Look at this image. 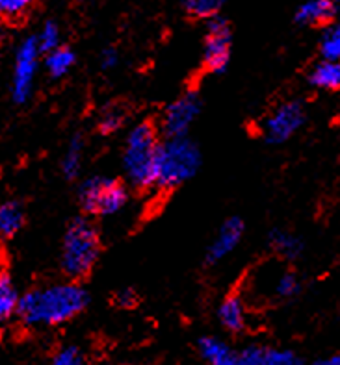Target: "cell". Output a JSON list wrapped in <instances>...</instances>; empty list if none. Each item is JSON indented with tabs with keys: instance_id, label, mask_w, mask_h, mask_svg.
<instances>
[{
	"instance_id": "6da1fadb",
	"label": "cell",
	"mask_w": 340,
	"mask_h": 365,
	"mask_svg": "<svg viewBox=\"0 0 340 365\" xmlns=\"http://www.w3.org/2000/svg\"><path fill=\"white\" fill-rule=\"evenodd\" d=\"M88 304V293L79 284H56L29 292L19 299L17 314L24 324H61L73 319Z\"/></svg>"
},
{
	"instance_id": "7c38bea8",
	"label": "cell",
	"mask_w": 340,
	"mask_h": 365,
	"mask_svg": "<svg viewBox=\"0 0 340 365\" xmlns=\"http://www.w3.org/2000/svg\"><path fill=\"white\" fill-rule=\"evenodd\" d=\"M309 82L324 91H340V60H326L314 65L309 74Z\"/></svg>"
},
{
	"instance_id": "5bb4252c",
	"label": "cell",
	"mask_w": 340,
	"mask_h": 365,
	"mask_svg": "<svg viewBox=\"0 0 340 365\" xmlns=\"http://www.w3.org/2000/svg\"><path fill=\"white\" fill-rule=\"evenodd\" d=\"M199 354L212 365H236V354L229 345L216 338H203L199 341Z\"/></svg>"
},
{
	"instance_id": "4fadbf2b",
	"label": "cell",
	"mask_w": 340,
	"mask_h": 365,
	"mask_svg": "<svg viewBox=\"0 0 340 365\" xmlns=\"http://www.w3.org/2000/svg\"><path fill=\"white\" fill-rule=\"evenodd\" d=\"M219 323L224 324V329L229 332H242L246 327V308H244L242 299L238 295L227 297L218 310Z\"/></svg>"
},
{
	"instance_id": "484cf974",
	"label": "cell",
	"mask_w": 340,
	"mask_h": 365,
	"mask_svg": "<svg viewBox=\"0 0 340 365\" xmlns=\"http://www.w3.org/2000/svg\"><path fill=\"white\" fill-rule=\"evenodd\" d=\"M84 361L82 352L76 347H64L61 351L56 352V356L52 360L54 365H80Z\"/></svg>"
},
{
	"instance_id": "5b68a950",
	"label": "cell",
	"mask_w": 340,
	"mask_h": 365,
	"mask_svg": "<svg viewBox=\"0 0 340 365\" xmlns=\"http://www.w3.org/2000/svg\"><path fill=\"white\" fill-rule=\"evenodd\" d=\"M79 199L82 208L88 213L97 215H112L123 208L129 200L125 185L114 178L95 176L82 184L79 191Z\"/></svg>"
},
{
	"instance_id": "d4e9b609",
	"label": "cell",
	"mask_w": 340,
	"mask_h": 365,
	"mask_svg": "<svg viewBox=\"0 0 340 365\" xmlns=\"http://www.w3.org/2000/svg\"><path fill=\"white\" fill-rule=\"evenodd\" d=\"M274 289H275V295L283 297V299H290V297H294L299 292L298 277H296L294 273H290V271H284V273L277 278Z\"/></svg>"
},
{
	"instance_id": "ffe728a7",
	"label": "cell",
	"mask_w": 340,
	"mask_h": 365,
	"mask_svg": "<svg viewBox=\"0 0 340 365\" xmlns=\"http://www.w3.org/2000/svg\"><path fill=\"white\" fill-rule=\"evenodd\" d=\"M320 51L326 60H340V15L321 37Z\"/></svg>"
},
{
	"instance_id": "f1b7e54d",
	"label": "cell",
	"mask_w": 340,
	"mask_h": 365,
	"mask_svg": "<svg viewBox=\"0 0 340 365\" xmlns=\"http://www.w3.org/2000/svg\"><path fill=\"white\" fill-rule=\"evenodd\" d=\"M320 364H326V365H340V352H339V354H333V356L327 358V360L320 361Z\"/></svg>"
},
{
	"instance_id": "52a82bcc",
	"label": "cell",
	"mask_w": 340,
	"mask_h": 365,
	"mask_svg": "<svg viewBox=\"0 0 340 365\" xmlns=\"http://www.w3.org/2000/svg\"><path fill=\"white\" fill-rule=\"evenodd\" d=\"M38 37H29L24 39L23 45L17 51L15 58V71H14V101L17 104H24L32 95L34 76L38 71V58H39Z\"/></svg>"
},
{
	"instance_id": "9c48e42d",
	"label": "cell",
	"mask_w": 340,
	"mask_h": 365,
	"mask_svg": "<svg viewBox=\"0 0 340 365\" xmlns=\"http://www.w3.org/2000/svg\"><path fill=\"white\" fill-rule=\"evenodd\" d=\"M201 110L199 97L196 93H186L181 98L169 104L166 113H164V134L168 138H179V135H186L194 120L197 119Z\"/></svg>"
},
{
	"instance_id": "7402d4cb",
	"label": "cell",
	"mask_w": 340,
	"mask_h": 365,
	"mask_svg": "<svg viewBox=\"0 0 340 365\" xmlns=\"http://www.w3.org/2000/svg\"><path fill=\"white\" fill-rule=\"evenodd\" d=\"M34 0H0V17L6 21H19L29 14Z\"/></svg>"
},
{
	"instance_id": "f546056e",
	"label": "cell",
	"mask_w": 340,
	"mask_h": 365,
	"mask_svg": "<svg viewBox=\"0 0 340 365\" xmlns=\"http://www.w3.org/2000/svg\"><path fill=\"white\" fill-rule=\"evenodd\" d=\"M2 41H4V30L0 26V46H2Z\"/></svg>"
},
{
	"instance_id": "603a6c76",
	"label": "cell",
	"mask_w": 340,
	"mask_h": 365,
	"mask_svg": "<svg viewBox=\"0 0 340 365\" xmlns=\"http://www.w3.org/2000/svg\"><path fill=\"white\" fill-rule=\"evenodd\" d=\"M123 120H125V111L121 108H108L103 117H101V120H99V128H101L103 134H114V132L121 128Z\"/></svg>"
},
{
	"instance_id": "3957f363",
	"label": "cell",
	"mask_w": 340,
	"mask_h": 365,
	"mask_svg": "<svg viewBox=\"0 0 340 365\" xmlns=\"http://www.w3.org/2000/svg\"><path fill=\"white\" fill-rule=\"evenodd\" d=\"M159 134L151 123H140L129 132L123 153V167L136 187L154 185V165L159 154Z\"/></svg>"
},
{
	"instance_id": "7a4b0ae2",
	"label": "cell",
	"mask_w": 340,
	"mask_h": 365,
	"mask_svg": "<svg viewBox=\"0 0 340 365\" xmlns=\"http://www.w3.org/2000/svg\"><path fill=\"white\" fill-rule=\"evenodd\" d=\"M201 165L197 145L186 135L168 138L160 143L154 165V185L159 190H173L196 175Z\"/></svg>"
},
{
	"instance_id": "e0dca14e",
	"label": "cell",
	"mask_w": 340,
	"mask_h": 365,
	"mask_svg": "<svg viewBox=\"0 0 340 365\" xmlns=\"http://www.w3.org/2000/svg\"><path fill=\"white\" fill-rule=\"evenodd\" d=\"M19 295L8 274H0V324L6 323L17 312Z\"/></svg>"
},
{
	"instance_id": "44dd1931",
	"label": "cell",
	"mask_w": 340,
	"mask_h": 365,
	"mask_svg": "<svg viewBox=\"0 0 340 365\" xmlns=\"http://www.w3.org/2000/svg\"><path fill=\"white\" fill-rule=\"evenodd\" d=\"M225 0H182L188 14L199 19H210L218 14Z\"/></svg>"
},
{
	"instance_id": "ba28073f",
	"label": "cell",
	"mask_w": 340,
	"mask_h": 365,
	"mask_svg": "<svg viewBox=\"0 0 340 365\" xmlns=\"http://www.w3.org/2000/svg\"><path fill=\"white\" fill-rule=\"evenodd\" d=\"M231 60V28L224 19L210 17L205 41V67L219 74L227 69Z\"/></svg>"
},
{
	"instance_id": "83f0119b",
	"label": "cell",
	"mask_w": 340,
	"mask_h": 365,
	"mask_svg": "<svg viewBox=\"0 0 340 365\" xmlns=\"http://www.w3.org/2000/svg\"><path fill=\"white\" fill-rule=\"evenodd\" d=\"M119 61V56L114 48H108L103 52V58H101V63H103V69H114Z\"/></svg>"
},
{
	"instance_id": "9a60e30c",
	"label": "cell",
	"mask_w": 340,
	"mask_h": 365,
	"mask_svg": "<svg viewBox=\"0 0 340 365\" xmlns=\"http://www.w3.org/2000/svg\"><path fill=\"white\" fill-rule=\"evenodd\" d=\"M271 249L286 259H296L303 252V241L286 230H274L270 234Z\"/></svg>"
},
{
	"instance_id": "d6986e66",
	"label": "cell",
	"mask_w": 340,
	"mask_h": 365,
	"mask_svg": "<svg viewBox=\"0 0 340 365\" xmlns=\"http://www.w3.org/2000/svg\"><path fill=\"white\" fill-rule=\"evenodd\" d=\"M82 153H84V141H82L80 135H75L71 139L66 156H64V162H61V171L67 178H75L79 175L80 163H82Z\"/></svg>"
},
{
	"instance_id": "ac0fdd59",
	"label": "cell",
	"mask_w": 340,
	"mask_h": 365,
	"mask_svg": "<svg viewBox=\"0 0 340 365\" xmlns=\"http://www.w3.org/2000/svg\"><path fill=\"white\" fill-rule=\"evenodd\" d=\"M75 65V52L71 48H64L58 46L54 51L49 52L47 56V71L54 76V78H61L71 71V67Z\"/></svg>"
},
{
	"instance_id": "2e32d148",
	"label": "cell",
	"mask_w": 340,
	"mask_h": 365,
	"mask_svg": "<svg viewBox=\"0 0 340 365\" xmlns=\"http://www.w3.org/2000/svg\"><path fill=\"white\" fill-rule=\"evenodd\" d=\"M23 208L17 202H6L0 206V236L2 237L15 236L23 227Z\"/></svg>"
},
{
	"instance_id": "30bf717a",
	"label": "cell",
	"mask_w": 340,
	"mask_h": 365,
	"mask_svg": "<svg viewBox=\"0 0 340 365\" xmlns=\"http://www.w3.org/2000/svg\"><path fill=\"white\" fill-rule=\"evenodd\" d=\"M244 236V222L242 219L231 217L221 225L218 236L214 237L212 245L209 247L206 252V264L214 265L218 262L229 256L238 247V243L242 241Z\"/></svg>"
},
{
	"instance_id": "8fae6325",
	"label": "cell",
	"mask_w": 340,
	"mask_h": 365,
	"mask_svg": "<svg viewBox=\"0 0 340 365\" xmlns=\"http://www.w3.org/2000/svg\"><path fill=\"white\" fill-rule=\"evenodd\" d=\"M340 15V0H307L296 11V21L305 26L326 24Z\"/></svg>"
},
{
	"instance_id": "4316f807",
	"label": "cell",
	"mask_w": 340,
	"mask_h": 365,
	"mask_svg": "<svg viewBox=\"0 0 340 365\" xmlns=\"http://www.w3.org/2000/svg\"><path fill=\"white\" fill-rule=\"evenodd\" d=\"M116 304L123 306V308H132L136 304V295L132 289H123V292L117 293Z\"/></svg>"
},
{
	"instance_id": "8992f818",
	"label": "cell",
	"mask_w": 340,
	"mask_h": 365,
	"mask_svg": "<svg viewBox=\"0 0 340 365\" xmlns=\"http://www.w3.org/2000/svg\"><path fill=\"white\" fill-rule=\"evenodd\" d=\"M305 123V110L299 102H283L279 108H275L270 115L266 117L262 132L268 143L281 145L289 141Z\"/></svg>"
},
{
	"instance_id": "277c9868",
	"label": "cell",
	"mask_w": 340,
	"mask_h": 365,
	"mask_svg": "<svg viewBox=\"0 0 340 365\" xmlns=\"http://www.w3.org/2000/svg\"><path fill=\"white\" fill-rule=\"evenodd\" d=\"M97 230L86 219H75L64 237V250H61V267L67 277L82 278L89 274L99 258Z\"/></svg>"
},
{
	"instance_id": "cb8c5ba5",
	"label": "cell",
	"mask_w": 340,
	"mask_h": 365,
	"mask_svg": "<svg viewBox=\"0 0 340 365\" xmlns=\"http://www.w3.org/2000/svg\"><path fill=\"white\" fill-rule=\"evenodd\" d=\"M38 45L41 52H51L60 46V28L54 23H47L38 36Z\"/></svg>"
}]
</instances>
